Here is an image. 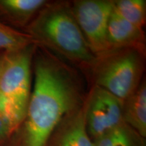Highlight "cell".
Segmentation results:
<instances>
[{"label":"cell","instance_id":"1","mask_svg":"<svg viewBox=\"0 0 146 146\" xmlns=\"http://www.w3.org/2000/svg\"><path fill=\"white\" fill-rule=\"evenodd\" d=\"M34 71L21 145L47 146L62 121L82 105L80 89L70 70L50 55L40 54Z\"/></svg>","mask_w":146,"mask_h":146},{"label":"cell","instance_id":"2","mask_svg":"<svg viewBox=\"0 0 146 146\" xmlns=\"http://www.w3.org/2000/svg\"><path fill=\"white\" fill-rule=\"evenodd\" d=\"M25 33L36 45L47 47L72 62L90 68L97 58L67 2L47 1L27 25Z\"/></svg>","mask_w":146,"mask_h":146},{"label":"cell","instance_id":"3","mask_svg":"<svg viewBox=\"0 0 146 146\" xmlns=\"http://www.w3.org/2000/svg\"><path fill=\"white\" fill-rule=\"evenodd\" d=\"M143 55L133 49H118L97 57L90 67L95 85L125 101L143 80Z\"/></svg>","mask_w":146,"mask_h":146},{"label":"cell","instance_id":"4","mask_svg":"<svg viewBox=\"0 0 146 146\" xmlns=\"http://www.w3.org/2000/svg\"><path fill=\"white\" fill-rule=\"evenodd\" d=\"M36 45L5 52L0 72V95L18 130L25 118L31 96V65Z\"/></svg>","mask_w":146,"mask_h":146},{"label":"cell","instance_id":"5","mask_svg":"<svg viewBox=\"0 0 146 146\" xmlns=\"http://www.w3.org/2000/svg\"><path fill=\"white\" fill-rule=\"evenodd\" d=\"M73 15L95 56L99 57L111 51L107 31L113 11L110 0H77L71 6Z\"/></svg>","mask_w":146,"mask_h":146},{"label":"cell","instance_id":"6","mask_svg":"<svg viewBox=\"0 0 146 146\" xmlns=\"http://www.w3.org/2000/svg\"><path fill=\"white\" fill-rule=\"evenodd\" d=\"M84 106L87 130L93 141L125 123L123 101L97 85Z\"/></svg>","mask_w":146,"mask_h":146},{"label":"cell","instance_id":"7","mask_svg":"<svg viewBox=\"0 0 146 146\" xmlns=\"http://www.w3.org/2000/svg\"><path fill=\"white\" fill-rule=\"evenodd\" d=\"M47 146H94L87 130L84 104L62 121Z\"/></svg>","mask_w":146,"mask_h":146},{"label":"cell","instance_id":"8","mask_svg":"<svg viewBox=\"0 0 146 146\" xmlns=\"http://www.w3.org/2000/svg\"><path fill=\"white\" fill-rule=\"evenodd\" d=\"M107 39L111 50L133 49L145 54L143 29L125 21L114 12V9L108 25Z\"/></svg>","mask_w":146,"mask_h":146},{"label":"cell","instance_id":"9","mask_svg":"<svg viewBox=\"0 0 146 146\" xmlns=\"http://www.w3.org/2000/svg\"><path fill=\"white\" fill-rule=\"evenodd\" d=\"M124 122L135 131L146 137V83L143 79L135 91L123 101Z\"/></svg>","mask_w":146,"mask_h":146},{"label":"cell","instance_id":"10","mask_svg":"<svg viewBox=\"0 0 146 146\" xmlns=\"http://www.w3.org/2000/svg\"><path fill=\"white\" fill-rule=\"evenodd\" d=\"M45 0H0V14L18 26H27L44 6Z\"/></svg>","mask_w":146,"mask_h":146},{"label":"cell","instance_id":"11","mask_svg":"<svg viewBox=\"0 0 146 146\" xmlns=\"http://www.w3.org/2000/svg\"><path fill=\"white\" fill-rule=\"evenodd\" d=\"M94 146H145V138L124 123L94 141Z\"/></svg>","mask_w":146,"mask_h":146},{"label":"cell","instance_id":"12","mask_svg":"<svg viewBox=\"0 0 146 146\" xmlns=\"http://www.w3.org/2000/svg\"><path fill=\"white\" fill-rule=\"evenodd\" d=\"M113 9L118 15L125 21L143 29L146 21L145 0L113 1Z\"/></svg>","mask_w":146,"mask_h":146},{"label":"cell","instance_id":"13","mask_svg":"<svg viewBox=\"0 0 146 146\" xmlns=\"http://www.w3.org/2000/svg\"><path fill=\"white\" fill-rule=\"evenodd\" d=\"M34 44L31 36L26 33L18 31L0 22V52H14Z\"/></svg>","mask_w":146,"mask_h":146},{"label":"cell","instance_id":"14","mask_svg":"<svg viewBox=\"0 0 146 146\" xmlns=\"http://www.w3.org/2000/svg\"><path fill=\"white\" fill-rule=\"evenodd\" d=\"M17 131L6 103L0 95V146L6 143Z\"/></svg>","mask_w":146,"mask_h":146},{"label":"cell","instance_id":"15","mask_svg":"<svg viewBox=\"0 0 146 146\" xmlns=\"http://www.w3.org/2000/svg\"><path fill=\"white\" fill-rule=\"evenodd\" d=\"M5 52H0V72H1V68H2L3 60H4Z\"/></svg>","mask_w":146,"mask_h":146}]
</instances>
